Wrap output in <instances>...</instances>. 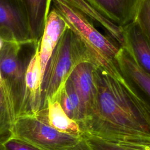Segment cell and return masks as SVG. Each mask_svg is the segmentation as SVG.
<instances>
[{"label": "cell", "instance_id": "cell-19", "mask_svg": "<svg viewBox=\"0 0 150 150\" xmlns=\"http://www.w3.org/2000/svg\"><path fill=\"white\" fill-rule=\"evenodd\" d=\"M2 150H39L12 136L0 144Z\"/></svg>", "mask_w": 150, "mask_h": 150}, {"label": "cell", "instance_id": "cell-5", "mask_svg": "<svg viewBox=\"0 0 150 150\" xmlns=\"http://www.w3.org/2000/svg\"><path fill=\"white\" fill-rule=\"evenodd\" d=\"M37 43L32 42L19 44L15 42H4L0 50L2 83L13 100L17 116L20 113L23 99L26 66Z\"/></svg>", "mask_w": 150, "mask_h": 150}, {"label": "cell", "instance_id": "cell-6", "mask_svg": "<svg viewBox=\"0 0 150 150\" xmlns=\"http://www.w3.org/2000/svg\"><path fill=\"white\" fill-rule=\"evenodd\" d=\"M0 38L19 44L33 42L18 0H0Z\"/></svg>", "mask_w": 150, "mask_h": 150}, {"label": "cell", "instance_id": "cell-7", "mask_svg": "<svg viewBox=\"0 0 150 150\" xmlns=\"http://www.w3.org/2000/svg\"><path fill=\"white\" fill-rule=\"evenodd\" d=\"M39 42L35 45L28 62L25 75L23 99L18 115H38L42 110V79L39 62Z\"/></svg>", "mask_w": 150, "mask_h": 150}, {"label": "cell", "instance_id": "cell-24", "mask_svg": "<svg viewBox=\"0 0 150 150\" xmlns=\"http://www.w3.org/2000/svg\"><path fill=\"white\" fill-rule=\"evenodd\" d=\"M0 150H2V149L1 146V145H0Z\"/></svg>", "mask_w": 150, "mask_h": 150}, {"label": "cell", "instance_id": "cell-20", "mask_svg": "<svg viewBox=\"0 0 150 150\" xmlns=\"http://www.w3.org/2000/svg\"><path fill=\"white\" fill-rule=\"evenodd\" d=\"M64 150H94L86 139L83 138L74 145L68 147Z\"/></svg>", "mask_w": 150, "mask_h": 150}, {"label": "cell", "instance_id": "cell-22", "mask_svg": "<svg viewBox=\"0 0 150 150\" xmlns=\"http://www.w3.org/2000/svg\"><path fill=\"white\" fill-rule=\"evenodd\" d=\"M2 83V77H1V72H0V86L1 84Z\"/></svg>", "mask_w": 150, "mask_h": 150}, {"label": "cell", "instance_id": "cell-10", "mask_svg": "<svg viewBox=\"0 0 150 150\" xmlns=\"http://www.w3.org/2000/svg\"><path fill=\"white\" fill-rule=\"evenodd\" d=\"M78 11L99 30L117 43L120 47L124 45L123 29L104 17L86 0H57Z\"/></svg>", "mask_w": 150, "mask_h": 150}, {"label": "cell", "instance_id": "cell-1", "mask_svg": "<svg viewBox=\"0 0 150 150\" xmlns=\"http://www.w3.org/2000/svg\"><path fill=\"white\" fill-rule=\"evenodd\" d=\"M96 95L81 125L82 135L135 150L150 147V104L115 61L95 67Z\"/></svg>", "mask_w": 150, "mask_h": 150}, {"label": "cell", "instance_id": "cell-2", "mask_svg": "<svg viewBox=\"0 0 150 150\" xmlns=\"http://www.w3.org/2000/svg\"><path fill=\"white\" fill-rule=\"evenodd\" d=\"M85 62L93 64L83 42L67 28L59 39L44 73L42 82V111L47 101H58L73 70L79 64Z\"/></svg>", "mask_w": 150, "mask_h": 150}, {"label": "cell", "instance_id": "cell-17", "mask_svg": "<svg viewBox=\"0 0 150 150\" xmlns=\"http://www.w3.org/2000/svg\"><path fill=\"white\" fill-rule=\"evenodd\" d=\"M136 22L150 43V0H142Z\"/></svg>", "mask_w": 150, "mask_h": 150}, {"label": "cell", "instance_id": "cell-4", "mask_svg": "<svg viewBox=\"0 0 150 150\" xmlns=\"http://www.w3.org/2000/svg\"><path fill=\"white\" fill-rule=\"evenodd\" d=\"M12 136L39 150H64L83 138L57 131L49 125L40 114L17 116Z\"/></svg>", "mask_w": 150, "mask_h": 150}, {"label": "cell", "instance_id": "cell-13", "mask_svg": "<svg viewBox=\"0 0 150 150\" xmlns=\"http://www.w3.org/2000/svg\"><path fill=\"white\" fill-rule=\"evenodd\" d=\"M94 68V66L90 63H81L73 70L69 77L80 98L86 116L96 95Z\"/></svg>", "mask_w": 150, "mask_h": 150}, {"label": "cell", "instance_id": "cell-18", "mask_svg": "<svg viewBox=\"0 0 150 150\" xmlns=\"http://www.w3.org/2000/svg\"><path fill=\"white\" fill-rule=\"evenodd\" d=\"M82 136L86 139L94 150H135L104 141L93 137L85 135Z\"/></svg>", "mask_w": 150, "mask_h": 150}, {"label": "cell", "instance_id": "cell-16", "mask_svg": "<svg viewBox=\"0 0 150 150\" xmlns=\"http://www.w3.org/2000/svg\"><path fill=\"white\" fill-rule=\"evenodd\" d=\"M58 101L67 115L81 127L85 119L86 112L80 98L70 79L67 80L62 90Z\"/></svg>", "mask_w": 150, "mask_h": 150}, {"label": "cell", "instance_id": "cell-12", "mask_svg": "<svg viewBox=\"0 0 150 150\" xmlns=\"http://www.w3.org/2000/svg\"><path fill=\"white\" fill-rule=\"evenodd\" d=\"M26 17L31 39L38 42L42 36L52 0H18Z\"/></svg>", "mask_w": 150, "mask_h": 150}, {"label": "cell", "instance_id": "cell-11", "mask_svg": "<svg viewBox=\"0 0 150 150\" xmlns=\"http://www.w3.org/2000/svg\"><path fill=\"white\" fill-rule=\"evenodd\" d=\"M124 47L136 63L150 75V43L135 22L123 29Z\"/></svg>", "mask_w": 150, "mask_h": 150}, {"label": "cell", "instance_id": "cell-9", "mask_svg": "<svg viewBox=\"0 0 150 150\" xmlns=\"http://www.w3.org/2000/svg\"><path fill=\"white\" fill-rule=\"evenodd\" d=\"M67 28L68 26L63 18L52 8L48 15L44 31L39 42V62L42 79L53 52L61 36Z\"/></svg>", "mask_w": 150, "mask_h": 150}, {"label": "cell", "instance_id": "cell-23", "mask_svg": "<svg viewBox=\"0 0 150 150\" xmlns=\"http://www.w3.org/2000/svg\"><path fill=\"white\" fill-rule=\"evenodd\" d=\"M146 150H150V147H149V148H147Z\"/></svg>", "mask_w": 150, "mask_h": 150}, {"label": "cell", "instance_id": "cell-3", "mask_svg": "<svg viewBox=\"0 0 150 150\" xmlns=\"http://www.w3.org/2000/svg\"><path fill=\"white\" fill-rule=\"evenodd\" d=\"M52 8L83 42L95 67H107L113 62L120 48L117 43L75 9L57 0H52Z\"/></svg>", "mask_w": 150, "mask_h": 150}, {"label": "cell", "instance_id": "cell-14", "mask_svg": "<svg viewBox=\"0 0 150 150\" xmlns=\"http://www.w3.org/2000/svg\"><path fill=\"white\" fill-rule=\"evenodd\" d=\"M38 114L41 115L49 125L61 132L82 136L80 125L67 115L58 101H47L44 109Z\"/></svg>", "mask_w": 150, "mask_h": 150}, {"label": "cell", "instance_id": "cell-21", "mask_svg": "<svg viewBox=\"0 0 150 150\" xmlns=\"http://www.w3.org/2000/svg\"><path fill=\"white\" fill-rule=\"evenodd\" d=\"M4 41L2 40V39L0 38V50L1 49L2 46H3V44H4Z\"/></svg>", "mask_w": 150, "mask_h": 150}, {"label": "cell", "instance_id": "cell-15", "mask_svg": "<svg viewBox=\"0 0 150 150\" xmlns=\"http://www.w3.org/2000/svg\"><path fill=\"white\" fill-rule=\"evenodd\" d=\"M17 111L13 100L5 86H0V144L12 136Z\"/></svg>", "mask_w": 150, "mask_h": 150}, {"label": "cell", "instance_id": "cell-8", "mask_svg": "<svg viewBox=\"0 0 150 150\" xmlns=\"http://www.w3.org/2000/svg\"><path fill=\"white\" fill-rule=\"evenodd\" d=\"M100 13L124 29L136 22L142 0H86Z\"/></svg>", "mask_w": 150, "mask_h": 150}]
</instances>
